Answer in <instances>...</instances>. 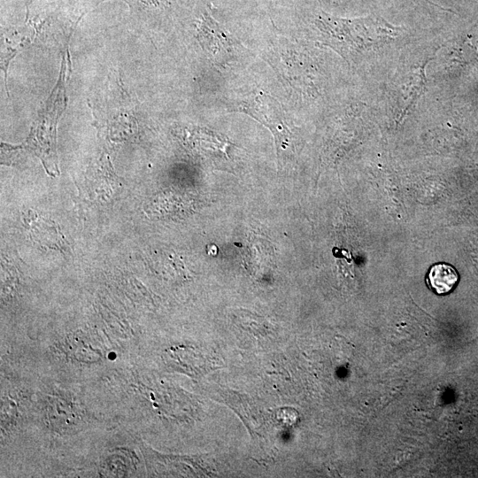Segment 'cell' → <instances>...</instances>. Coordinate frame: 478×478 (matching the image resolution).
I'll use <instances>...</instances> for the list:
<instances>
[{"label": "cell", "instance_id": "6da1fadb", "mask_svg": "<svg viewBox=\"0 0 478 478\" xmlns=\"http://www.w3.org/2000/svg\"><path fill=\"white\" fill-rule=\"evenodd\" d=\"M319 40L344 58L396 37L399 28L381 17L343 19L322 13L315 19Z\"/></svg>", "mask_w": 478, "mask_h": 478}, {"label": "cell", "instance_id": "277c9868", "mask_svg": "<svg viewBox=\"0 0 478 478\" xmlns=\"http://www.w3.org/2000/svg\"><path fill=\"white\" fill-rule=\"evenodd\" d=\"M459 274L454 266L447 263L433 265L427 277L428 287L436 294L449 293L457 284Z\"/></svg>", "mask_w": 478, "mask_h": 478}, {"label": "cell", "instance_id": "7a4b0ae2", "mask_svg": "<svg viewBox=\"0 0 478 478\" xmlns=\"http://www.w3.org/2000/svg\"><path fill=\"white\" fill-rule=\"evenodd\" d=\"M238 109L266 126L274 135L279 162L289 158L291 132L281 104L271 96L259 93L240 103Z\"/></svg>", "mask_w": 478, "mask_h": 478}, {"label": "cell", "instance_id": "3957f363", "mask_svg": "<svg viewBox=\"0 0 478 478\" xmlns=\"http://www.w3.org/2000/svg\"><path fill=\"white\" fill-rule=\"evenodd\" d=\"M198 38L204 49L220 66L238 58V42L211 14H204L198 28Z\"/></svg>", "mask_w": 478, "mask_h": 478}]
</instances>
